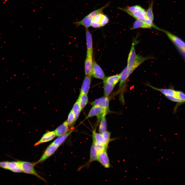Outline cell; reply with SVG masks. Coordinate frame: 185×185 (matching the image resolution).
<instances>
[{"instance_id": "obj_1", "label": "cell", "mask_w": 185, "mask_h": 185, "mask_svg": "<svg viewBox=\"0 0 185 185\" xmlns=\"http://www.w3.org/2000/svg\"><path fill=\"white\" fill-rule=\"evenodd\" d=\"M138 42L136 38L133 39L128 57L127 66L133 71L146 60L152 58V57L150 56L143 57L136 54L135 47Z\"/></svg>"}, {"instance_id": "obj_2", "label": "cell", "mask_w": 185, "mask_h": 185, "mask_svg": "<svg viewBox=\"0 0 185 185\" xmlns=\"http://www.w3.org/2000/svg\"><path fill=\"white\" fill-rule=\"evenodd\" d=\"M162 31L167 35L185 60V42L169 31L163 29Z\"/></svg>"}, {"instance_id": "obj_3", "label": "cell", "mask_w": 185, "mask_h": 185, "mask_svg": "<svg viewBox=\"0 0 185 185\" xmlns=\"http://www.w3.org/2000/svg\"><path fill=\"white\" fill-rule=\"evenodd\" d=\"M110 3V2H109L101 7L91 12L82 20L79 21L74 22L73 24L77 27L82 25L85 28H88L91 26L92 20L95 15L99 13L102 12L105 8L108 7Z\"/></svg>"}, {"instance_id": "obj_4", "label": "cell", "mask_w": 185, "mask_h": 185, "mask_svg": "<svg viewBox=\"0 0 185 185\" xmlns=\"http://www.w3.org/2000/svg\"><path fill=\"white\" fill-rule=\"evenodd\" d=\"M21 167L22 172L36 176L42 180H45L36 172L34 168L35 163L29 162L17 161Z\"/></svg>"}, {"instance_id": "obj_5", "label": "cell", "mask_w": 185, "mask_h": 185, "mask_svg": "<svg viewBox=\"0 0 185 185\" xmlns=\"http://www.w3.org/2000/svg\"><path fill=\"white\" fill-rule=\"evenodd\" d=\"M110 112V110L96 105H93L90 109L87 118L94 116L97 117L98 120H100L101 118L108 113Z\"/></svg>"}, {"instance_id": "obj_6", "label": "cell", "mask_w": 185, "mask_h": 185, "mask_svg": "<svg viewBox=\"0 0 185 185\" xmlns=\"http://www.w3.org/2000/svg\"><path fill=\"white\" fill-rule=\"evenodd\" d=\"M0 167L4 169L9 170L15 173L22 172L20 165L17 161L0 162Z\"/></svg>"}, {"instance_id": "obj_7", "label": "cell", "mask_w": 185, "mask_h": 185, "mask_svg": "<svg viewBox=\"0 0 185 185\" xmlns=\"http://www.w3.org/2000/svg\"><path fill=\"white\" fill-rule=\"evenodd\" d=\"M59 147L52 143L47 147L40 159L37 163L42 162L52 155L56 151Z\"/></svg>"}, {"instance_id": "obj_8", "label": "cell", "mask_w": 185, "mask_h": 185, "mask_svg": "<svg viewBox=\"0 0 185 185\" xmlns=\"http://www.w3.org/2000/svg\"><path fill=\"white\" fill-rule=\"evenodd\" d=\"M91 75L95 78L101 79L103 80L105 77L102 69L94 60L93 61Z\"/></svg>"}, {"instance_id": "obj_9", "label": "cell", "mask_w": 185, "mask_h": 185, "mask_svg": "<svg viewBox=\"0 0 185 185\" xmlns=\"http://www.w3.org/2000/svg\"><path fill=\"white\" fill-rule=\"evenodd\" d=\"M133 71L128 68L127 66L120 73L119 83L118 90V91L122 88L124 84Z\"/></svg>"}, {"instance_id": "obj_10", "label": "cell", "mask_w": 185, "mask_h": 185, "mask_svg": "<svg viewBox=\"0 0 185 185\" xmlns=\"http://www.w3.org/2000/svg\"><path fill=\"white\" fill-rule=\"evenodd\" d=\"M92 54L87 53L85 62V72L86 75H91L93 66Z\"/></svg>"}, {"instance_id": "obj_11", "label": "cell", "mask_w": 185, "mask_h": 185, "mask_svg": "<svg viewBox=\"0 0 185 185\" xmlns=\"http://www.w3.org/2000/svg\"><path fill=\"white\" fill-rule=\"evenodd\" d=\"M92 137L93 143L107 147L108 143L101 134L96 133V130H94L92 132Z\"/></svg>"}, {"instance_id": "obj_12", "label": "cell", "mask_w": 185, "mask_h": 185, "mask_svg": "<svg viewBox=\"0 0 185 185\" xmlns=\"http://www.w3.org/2000/svg\"><path fill=\"white\" fill-rule=\"evenodd\" d=\"M97 161L106 168L110 166L109 159L106 150L98 153Z\"/></svg>"}, {"instance_id": "obj_13", "label": "cell", "mask_w": 185, "mask_h": 185, "mask_svg": "<svg viewBox=\"0 0 185 185\" xmlns=\"http://www.w3.org/2000/svg\"><path fill=\"white\" fill-rule=\"evenodd\" d=\"M128 14L136 20L144 21L148 20L146 16V11L142 7Z\"/></svg>"}, {"instance_id": "obj_14", "label": "cell", "mask_w": 185, "mask_h": 185, "mask_svg": "<svg viewBox=\"0 0 185 185\" xmlns=\"http://www.w3.org/2000/svg\"><path fill=\"white\" fill-rule=\"evenodd\" d=\"M93 105H96L110 110L109 108V100L108 97L105 96L99 98L92 102Z\"/></svg>"}, {"instance_id": "obj_15", "label": "cell", "mask_w": 185, "mask_h": 185, "mask_svg": "<svg viewBox=\"0 0 185 185\" xmlns=\"http://www.w3.org/2000/svg\"><path fill=\"white\" fill-rule=\"evenodd\" d=\"M91 75H86L83 80L80 94L87 95L91 82Z\"/></svg>"}, {"instance_id": "obj_16", "label": "cell", "mask_w": 185, "mask_h": 185, "mask_svg": "<svg viewBox=\"0 0 185 185\" xmlns=\"http://www.w3.org/2000/svg\"><path fill=\"white\" fill-rule=\"evenodd\" d=\"M86 41L87 53L93 54L92 37L91 33L87 28H85Z\"/></svg>"}, {"instance_id": "obj_17", "label": "cell", "mask_w": 185, "mask_h": 185, "mask_svg": "<svg viewBox=\"0 0 185 185\" xmlns=\"http://www.w3.org/2000/svg\"><path fill=\"white\" fill-rule=\"evenodd\" d=\"M56 136L54 131L47 132L43 135L41 139L35 144V145H37L50 141L53 140Z\"/></svg>"}, {"instance_id": "obj_18", "label": "cell", "mask_w": 185, "mask_h": 185, "mask_svg": "<svg viewBox=\"0 0 185 185\" xmlns=\"http://www.w3.org/2000/svg\"><path fill=\"white\" fill-rule=\"evenodd\" d=\"M68 126L67 121H66L54 131L56 136L58 137L67 133L68 132Z\"/></svg>"}, {"instance_id": "obj_19", "label": "cell", "mask_w": 185, "mask_h": 185, "mask_svg": "<svg viewBox=\"0 0 185 185\" xmlns=\"http://www.w3.org/2000/svg\"><path fill=\"white\" fill-rule=\"evenodd\" d=\"M151 26L144 21L136 20L133 23L132 26L130 30H133L138 28L143 29H150Z\"/></svg>"}, {"instance_id": "obj_20", "label": "cell", "mask_w": 185, "mask_h": 185, "mask_svg": "<svg viewBox=\"0 0 185 185\" xmlns=\"http://www.w3.org/2000/svg\"><path fill=\"white\" fill-rule=\"evenodd\" d=\"M119 74H117L105 77L103 80V81L115 86L119 81Z\"/></svg>"}, {"instance_id": "obj_21", "label": "cell", "mask_w": 185, "mask_h": 185, "mask_svg": "<svg viewBox=\"0 0 185 185\" xmlns=\"http://www.w3.org/2000/svg\"><path fill=\"white\" fill-rule=\"evenodd\" d=\"M72 131V130L70 131L64 135L58 136L52 143L59 147L65 141Z\"/></svg>"}, {"instance_id": "obj_22", "label": "cell", "mask_w": 185, "mask_h": 185, "mask_svg": "<svg viewBox=\"0 0 185 185\" xmlns=\"http://www.w3.org/2000/svg\"><path fill=\"white\" fill-rule=\"evenodd\" d=\"M81 110L86 106L88 102V98L87 95L80 94L77 100Z\"/></svg>"}, {"instance_id": "obj_23", "label": "cell", "mask_w": 185, "mask_h": 185, "mask_svg": "<svg viewBox=\"0 0 185 185\" xmlns=\"http://www.w3.org/2000/svg\"><path fill=\"white\" fill-rule=\"evenodd\" d=\"M154 4L153 0H151L149 3L148 8L146 11V16L148 20L153 22L154 16L153 13V7Z\"/></svg>"}, {"instance_id": "obj_24", "label": "cell", "mask_w": 185, "mask_h": 185, "mask_svg": "<svg viewBox=\"0 0 185 185\" xmlns=\"http://www.w3.org/2000/svg\"><path fill=\"white\" fill-rule=\"evenodd\" d=\"M98 153L96 150L93 143L90 148L89 162L97 161Z\"/></svg>"}, {"instance_id": "obj_25", "label": "cell", "mask_w": 185, "mask_h": 185, "mask_svg": "<svg viewBox=\"0 0 185 185\" xmlns=\"http://www.w3.org/2000/svg\"><path fill=\"white\" fill-rule=\"evenodd\" d=\"M104 92L105 96L108 97L113 90L115 86L107 82L103 81Z\"/></svg>"}, {"instance_id": "obj_26", "label": "cell", "mask_w": 185, "mask_h": 185, "mask_svg": "<svg viewBox=\"0 0 185 185\" xmlns=\"http://www.w3.org/2000/svg\"><path fill=\"white\" fill-rule=\"evenodd\" d=\"M72 110L74 114L75 120L76 121L78 119L81 110L77 100L74 104Z\"/></svg>"}, {"instance_id": "obj_27", "label": "cell", "mask_w": 185, "mask_h": 185, "mask_svg": "<svg viewBox=\"0 0 185 185\" xmlns=\"http://www.w3.org/2000/svg\"><path fill=\"white\" fill-rule=\"evenodd\" d=\"M107 124L105 116L103 117L101 119L99 127V131L101 134L106 131Z\"/></svg>"}, {"instance_id": "obj_28", "label": "cell", "mask_w": 185, "mask_h": 185, "mask_svg": "<svg viewBox=\"0 0 185 185\" xmlns=\"http://www.w3.org/2000/svg\"><path fill=\"white\" fill-rule=\"evenodd\" d=\"M69 126H71L76 121L74 114L71 110L69 113L67 121Z\"/></svg>"}, {"instance_id": "obj_29", "label": "cell", "mask_w": 185, "mask_h": 185, "mask_svg": "<svg viewBox=\"0 0 185 185\" xmlns=\"http://www.w3.org/2000/svg\"><path fill=\"white\" fill-rule=\"evenodd\" d=\"M95 148L98 153L102 152L105 150H106L107 147L105 146L97 144L94 143Z\"/></svg>"}, {"instance_id": "obj_30", "label": "cell", "mask_w": 185, "mask_h": 185, "mask_svg": "<svg viewBox=\"0 0 185 185\" xmlns=\"http://www.w3.org/2000/svg\"><path fill=\"white\" fill-rule=\"evenodd\" d=\"M101 134L103 135L107 143H109L110 140V133L107 131L102 133Z\"/></svg>"}, {"instance_id": "obj_31", "label": "cell", "mask_w": 185, "mask_h": 185, "mask_svg": "<svg viewBox=\"0 0 185 185\" xmlns=\"http://www.w3.org/2000/svg\"><path fill=\"white\" fill-rule=\"evenodd\" d=\"M109 18L106 15L104 14L101 24V27L107 24L109 22Z\"/></svg>"}]
</instances>
